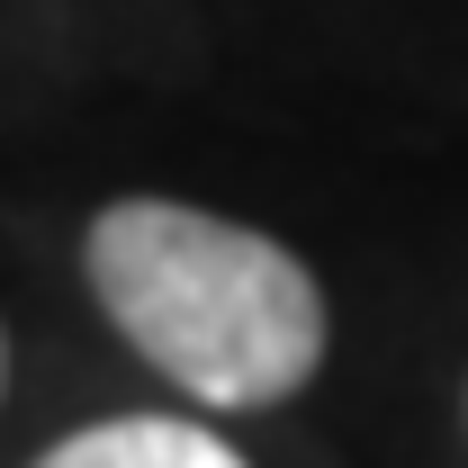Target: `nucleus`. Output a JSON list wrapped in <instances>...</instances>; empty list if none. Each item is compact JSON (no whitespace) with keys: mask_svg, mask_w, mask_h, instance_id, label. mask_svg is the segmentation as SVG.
<instances>
[{"mask_svg":"<svg viewBox=\"0 0 468 468\" xmlns=\"http://www.w3.org/2000/svg\"><path fill=\"white\" fill-rule=\"evenodd\" d=\"M81 280L126 351L207 414L289 406L334 343L324 289L289 243L189 198H109L81 234Z\"/></svg>","mask_w":468,"mask_h":468,"instance_id":"obj_1","label":"nucleus"},{"mask_svg":"<svg viewBox=\"0 0 468 468\" xmlns=\"http://www.w3.org/2000/svg\"><path fill=\"white\" fill-rule=\"evenodd\" d=\"M27 468H252V460L217 423H189V414H100Z\"/></svg>","mask_w":468,"mask_h":468,"instance_id":"obj_2","label":"nucleus"},{"mask_svg":"<svg viewBox=\"0 0 468 468\" xmlns=\"http://www.w3.org/2000/svg\"><path fill=\"white\" fill-rule=\"evenodd\" d=\"M0 397H9V334H0Z\"/></svg>","mask_w":468,"mask_h":468,"instance_id":"obj_3","label":"nucleus"}]
</instances>
